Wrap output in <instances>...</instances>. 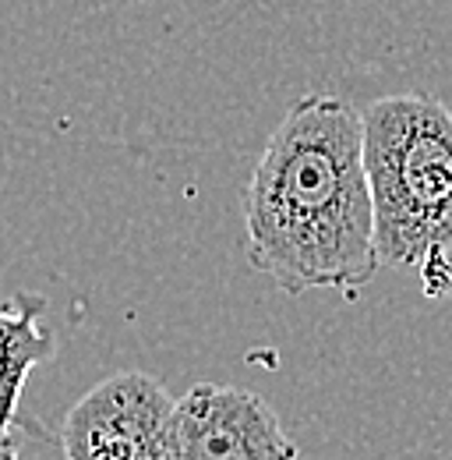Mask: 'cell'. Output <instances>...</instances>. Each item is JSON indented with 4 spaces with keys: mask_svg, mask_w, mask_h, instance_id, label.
Wrapping results in <instances>:
<instances>
[{
    "mask_svg": "<svg viewBox=\"0 0 452 460\" xmlns=\"http://www.w3.org/2000/svg\"><path fill=\"white\" fill-rule=\"evenodd\" d=\"M167 460H297V443L265 397L198 383L170 407Z\"/></svg>",
    "mask_w": 452,
    "mask_h": 460,
    "instance_id": "4",
    "label": "cell"
},
{
    "mask_svg": "<svg viewBox=\"0 0 452 460\" xmlns=\"http://www.w3.org/2000/svg\"><path fill=\"white\" fill-rule=\"evenodd\" d=\"M361 111L329 93L293 100L240 195L248 262L282 294H357L378 273Z\"/></svg>",
    "mask_w": 452,
    "mask_h": 460,
    "instance_id": "1",
    "label": "cell"
},
{
    "mask_svg": "<svg viewBox=\"0 0 452 460\" xmlns=\"http://www.w3.org/2000/svg\"><path fill=\"white\" fill-rule=\"evenodd\" d=\"M18 436L14 432H7V436H0V460H18Z\"/></svg>",
    "mask_w": 452,
    "mask_h": 460,
    "instance_id": "6",
    "label": "cell"
},
{
    "mask_svg": "<svg viewBox=\"0 0 452 460\" xmlns=\"http://www.w3.org/2000/svg\"><path fill=\"white\" fill-rule=\"evenodd\" d=\"M361 156L378 262L421 270L424 294L452 290V111L424 93L361 111Z\"/></svg>",
    "mask_w": 452,
    "mask_h": 460,
    "instance_id": "2",
    "label": "cell"
},
{
    "mask_svg": "<svg viewBox=\"0 0 452 460\" xmlns=\"http://www.w3.org/2000/svg\"><path fill=\"white\" fill-rule=\"evenodd\" d=\"M50 301L32 290L0 297V436L14 432L22 390L36 365L56 358V337L43 326Z\"/></svg>",
    "mask_w": 452,
    "mask_h": 460,
    "instance_id": "5",
    "label": "cell"
},
{
    "mask_svg": "<svg viewBox=\"0 0 452 460\" xmlns=\"http://www.w3.org/2000/svg\"><path fill=\"white\" fill-rule=\"evenodd\" d=\"M173 397L145 372H113L74 403L60 429L64 460H167Z\"/></svg>",
    "mask_w": 452,
    "mask_h": 460,
    "instance_id": "3",
    "label": "cell"
}]
</instances>
